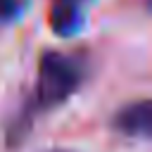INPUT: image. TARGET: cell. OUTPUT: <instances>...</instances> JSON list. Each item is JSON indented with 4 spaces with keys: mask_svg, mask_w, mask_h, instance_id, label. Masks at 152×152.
Segmentation results:
<instances>
[{
    "mask_svg": "<svg viewBox=\"0 0 152 152\" xmlns=\"http://www.w3.org/2000/svg\"><path fill=\"white\" fill-rule=\"evenodd\" d=\"M88 66L81 55H69L62 50H45L38 59L33 109L48 112L64 104L86 81Z\"/></svg>",
    "mask_w": 152,
    "mask_h": 152,
    "instance_id": "6da1fadb",
    "label": "cell"
},
{
    "mask_svg": "<svg viewBox=\"0 0 152 152\" xmlns=\"http://www.w3.org/2000/svg\"><path fill=\"white\" fill-rule=\"evenodd\" d=\"M112 124L126 138H140V140L150 138V133H152V104H150V100L142 97V100L124 104L114 114Z\"/></svg>",
    "mask_w": 152,
    "mask_h": 152,
    "instance_id": "7a4b0ae2",
    "label": "cell"
},
{
    "mask_svg": "<svg viewBox=\"0 0 152 152\" xmlns=\"http://www.w3.org/2000/svg\"><path fill=\"white\" fill-rule=\"evenodd\" d=\"M48 24L55 36L59 38H71L83 28V10L76 2H62L52 0L48 10Z\"/></svg>",
    "mask_w": 152,
    "mask_h": 152,
    "instance_id": "3957f363",
    "label": "cell"
},
{
    "mask_svg": "<svg viewBox=\"0 0 152 152\" xmlns=\"http://www.w3.org/2000/svg\"><path fill=\"white\" fill-rule=\"evenodd\" d=\"M26 10V0H0V24L17 21Z\"/></svg>",
    "mask_w": 152,
    "mask_h": 152,
    "instance_id": "277c9868",
    "label": "cell"
},
{
    "mask_svg": "<svg viewBox=\"0 0 152 152\" xmlns=\"http://www.w3.org/2000/svg\"><path fill=\"white\" fill-rule=\"evenodd\" d=\"M62 2H76V5H81L83 0H62Z\"/></svg>",
    "mask_w": 152,
    "mask_h": 152,
    "instance_id": "5b68a950",
    "label": "cell"
},
{
    "mask_svg": "<svg viewBox=\"0 0 152 152\" xmlns=\"http://www.w3.org/2000/svg\"><path fill=\"white\" fill-rule=\"evenodd\" d=\"M50 152H69V150H50Z\"/></svg>",
    "mask_w": 152,
    "mask_h": 152,
    "instance_id": "8992f818",
    "label": "cell"
}]
</instances>
